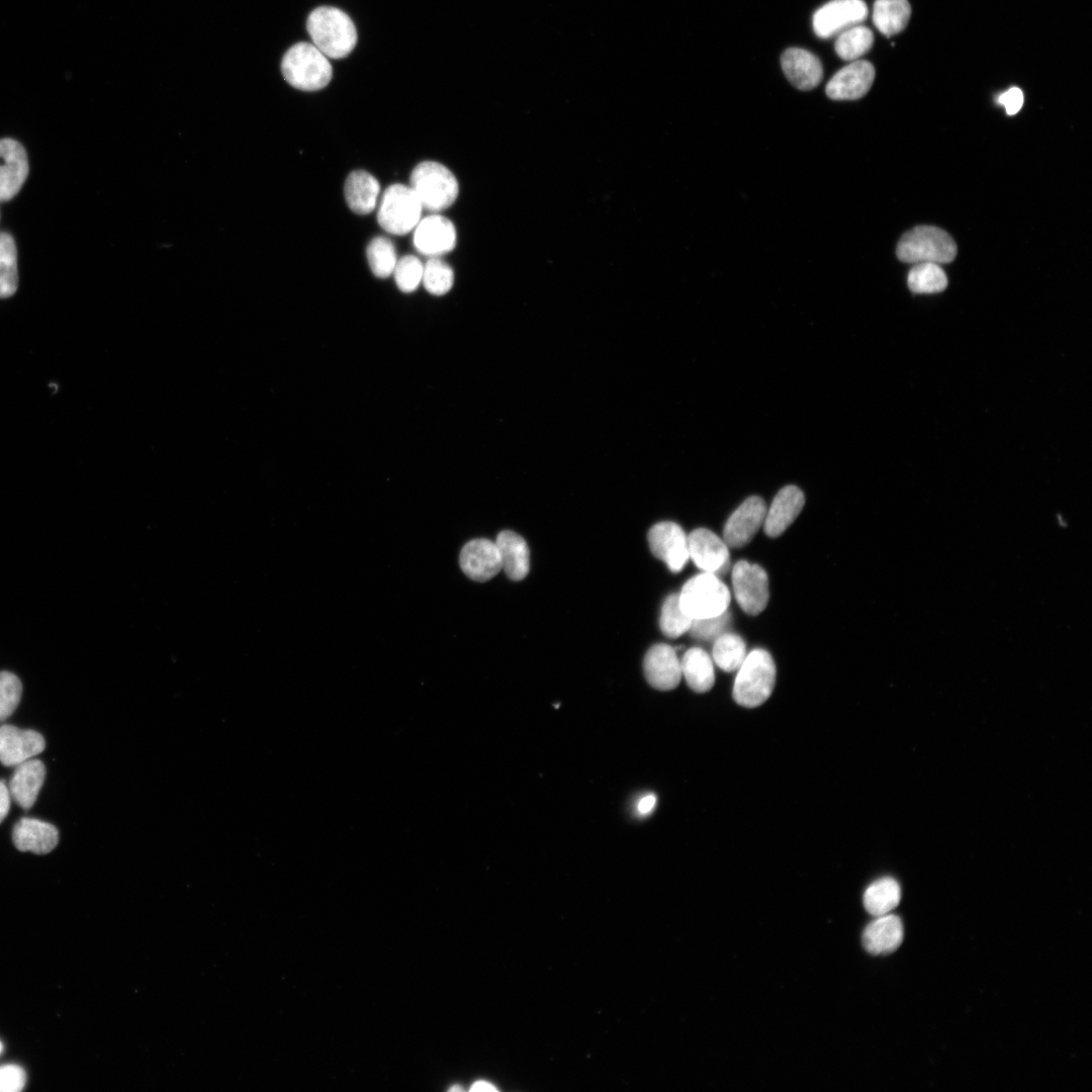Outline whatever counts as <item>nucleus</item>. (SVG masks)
Returning <instances> with one entry per match:
<instances>
[{
	"instance_id": "1",
	"label": "nucleus",
	"mask_w": 1092,
	"mask_h": 1092,
	"mask_svg": "<svg viewBox=\"0 0 1092 1092\" xmlns=\"http://www.w3.org/2000/svg\"><path fill=\"white\" fill-rule=\"evenodd\" d=\"M306 29L312 44L328 58L346 57L357 42L352 19L336 7L322 6L312 10L307 17Z\"/></svg>"
},
{
	"instance_id": "2",
	"label": "nucleus",
	"mask_w": 1092,
	"mask_h": 1092,
	"mask_svg": "<svg viewBox=\"0 0 1092 1092\" xmlns=\"http://www.w3.org/2000/svg\"><path fill=\"white\" fill-rule=\"evenodd\" d=\"M775 682L776 665L771 655L764 649H754L737 669L733 699L742 707L755 708L769 698Z\"/></svg>"
},
{
	"instance_id": "3",
	"label": "nucleus",
	"mask_w": 1092,
	"mask_h": 1092,
	"mask_svg": "<svg viewBox=\"0 0 1092 1092\" xmlns=\"http://www.w3.org/2000/svg\"><path fill=\"white\" fill-rule=\"evenodd\" d=\"M281 72L292 87L303 91H315L326 87L332 79L333 69L329 58L310 42H297L283 56Z\"/></svg>"
},
{
	"instance_id": "4",
	"label": "nucleus",
	"mask_w": 1092,
	"mask_h": 1092,
	"mask_svg": "<svg viewBox=\"0 0 1092 1092\" xmlns=\"http://www.w3.org/2000/svg\"><path fill=\"white\" fill-rule=\"evenodd\" d=\"M896 254L904 263L940 265L956 258L957 245L945 231L933 225H918L902 236Z\"/></svg>"
},
{
	"instance_id": "5",
	"label": "nucleus",
	"mask_w": 1092,
	"mask_h": 1092,
	"mask_svg": "<svg viewBox=\"0 0 1092 1092\" xmlns=\"http://www.w3.org/2000/svg\"><path fill=\"white\" fill-rule=\"evenodd\" d=\"M410 187L420 200L423 209L433 213L450 207L457 198L459 187L453 173L444 165L425 161L417 165L410 179Z\"/></svg>"
},
{
	"instance_id": "6",
	"label": "nucleus",
	"mask_w": 1092,
	"mask_h": 1092,
	"mask_svg": "<svg viewBox=\"0 0 1092 1092\" xmlns=\"http://www.w3.org/2000/svg\"><path fill=\"white\" fill-rule=\"evenodd\" d=\"M678 601L681 611L693 620L715 617L727 611L730 592L718 575L703 571L685 583Z\"/></svg>"
},
{
	"instance_id": "7",
	"label": "nucleus",
	"mask_w": 1092,
	"mask_h": 1092,
	"mask_svg": "<svg viewBox=\"0 0 1092 1092\" xmlns=\"http://www.w3.org/2000/svg\"><path fill=\"white\" fill-rule=\"evenodd\" d=\"M422 211L423 206L410 186L392 184L382 194L377 220L385 232L401 236L416 228Z\"/></svg>"
},
{
	"instance_id": "8",
	"label": "nucleus",
	"mask_w": 1092,
	"mask_h": 1092,
	"mask_svg": "<svg viewBox=\"0 0 1092 1092\" xmlns=\"http://www.w3.org/2000/svg\"><path fill=\"white\" fill-rule=\"evenodd\" d=\"M732 585L739 607L746 614L756 616L766 607L769 592L765 570L745 560H739L732 568Z\"/></svg>"
},
{
	"instance_id": "9",
	"label": "nucleus",
	"mask_w": 1092,
	"mask_h": 1092,
	"mask_svg": "<svg viewBox=\"0 0 1092 1092\" xmlns=\"http://www.w3.org/2000/svg\"><path fill=\"white\" fill-rule=\"evenodd\" d=\"M868 13L862 0H831L813 14V30L820 38H829L861 23Z\"/></svg>"
},
{
	"instance_id": "10",
	"label": "nucleus",
	"mask_w": 1092,
	"mask_h": 1092,
	"mask_svg": "<svg viewBox=\"0 0 1092 1092\" xmlns=\"http://www.w3.org/2000/svg\"><path fill=\"white\" fill-rule=\"evenodd\" d=\"M766 505L758 495L747 497L732 513L723 530V541L728 547L740 548L748 544L763 525Z\"/></svg>"
},
{
	"instance_id": "11",
	"label": "nucleus",
	"mask_w": 1092,
	"mask_h": 1092,
	"mask_svg": "<svg viewBox=\"0 0 1092 1092\" xmlns=\"http://www.w3.org/2000/svg\"><path fill=\"white\" fill-rule=\"evenodd\" d=\"M652 554L664 561L672 572H679L689 559L688 536L673 522H661L652 526L648 533Z\"/></svg>"
},
{
	"instance_id": "12",
	"label": "nucleus",
	"mask_w": 1092,
	"mask_h": 1092,
	"mask_svg": "<svg viewBox=\"0 0 1092 1092\" xmlns=\"http://www.w3.org/2000/svg\"><path fill=\"white\" fill-rule=\"evenodd\" d=\"M688 545L689 558L704 572L724 575L729 570L728 546L714 532L698 528L688 535Z\"/></svg>"
},
{
	"instance_id": "13",
	"label": "nucleus",
	"mask_w": 1092,
	"mask_h": 1092,
	"mask_svg": "<svg viewBox=\"0 0 1092 1092\" xmlns=\"http://www.w3.org/2000/svg\"><path fill=\"white\" fill-rule=\"evenodd\" d=\"M456 230L453 222L433 213L422 218L414 229V246L428 257H439L454 249Z\"/></svg>"
},
{
	"instance_id": "14",
	"label": "nucleus",
	"mask_w": 1092,
	"mask_h": 1092,
	"mask_svg": "<svg viewBox=\"0 0 1092 1092\" xmlns=\"http://www.w3.org/2000/svg\"><path fill=\"white\" fill-rule=\"evenodd\" d=\"M875 79L874 66L856 60L838 70L828 81L825 92L833 100H855L864 96Z\"/></svg>"
},
{
	"instance_id": "15",
	"label": "nucleus",
	"mask_w": 1092,
	"mask_h": 1092,
	"mask_svg": "<svg viewBox=\"0 0 1092 1092\" xmlns=\"http://www.w3.org/2000/svg\"><path fill=\"white\" fill-rule=\"evenodd\" d=\"M28 170L22 145L12 139L0 140V201H8L19 192Z\"/></svg>"
},
{
	"instance_id": "16",
	"label": "nucleus",
	"mask_w": 1092,
	"mask_h": 1092,
	"mask_svg": "<svg viewBox=\"0 0 1092 1092\" xmlns=\"http://www.w3.org/2000/svg\"><path fill=\"white\" fill-rule=\"evenodd\" d=\"M643 670L648 684L659 691L675 689L681 678L680 660L674 649L663 643L653 645L646 652Z\"/></svg>"
},
{
	"instance_id": "17",
	"label": "nucleus",
	"mask_w": 1092,
	"mask_h": 1092,
	"mask_svg": "<svg viewBox=\"0 0 1092 1092\" xmlns=\"http://www.w3.org/2000/svg\"><path fill=\"white\" fill-rule=\"evenodd\" d=\"M462 571L475 581H486L502 569V561L495 542L480 538L467 542L459 557Z\"/></svg>"
},
{
	"instance_id": "18",
	"label": "nucleus",
	"mask_w": 1092,
	"mask_h": 1092,
	"mask_svg": "<svg viewBox=\"0 0 1092 1092\" xmlns=\"http://www.w3.org/2000/svg\"><path fill=\"white\" fill-rule=\"evenodd\" d=\"M44 747L43 736L34 730L9 724L0 726V762L5 766H16L39 754Z\"/></svg>"
},
{
	"instance_id": "19",
	"label": "nucleus",
	"mask_w": 1092,
	"mask_h": 1092,
	"mask_svg": "<svg viewBox=\"0 0 1092 1092\" xmlns=\"http://www.w3.org/2000/svg\"><path fill=\"white\" fill-rule=\"evenodd\" d=\"M805 505V495L796 485H787L775 495L763 522L764 533L771 538L781 536L796 520Z\"/></svg>"
},
{
	"instance_id": "20",
	"label": "nucleus",
	"mask_w": 1092,
	"mask_h": 1092,
	"mask_svg": "<svg viewBox=\"0 0 1092 1092\" xmlns=\"http://www.w3.org/2000/svg\"><path fill=\"white\" fill-rule=\"evenodd\" d=\"M781 65L787 79L799 90H812L823 78L820 60L811 52L790 48L781 57Z\"/></svg>"
},
{
	"instance_id": "21",
	"label": "nucleus",
	"mask_w": 1092,
	"mask_h": 1092,
	"mask_svg": "<svg viewBox=\"0 0 1092 1092\" xmlns=\"http://www.w3.org/2000/svg\"><path fill=\"white\" fill-rule=\"evenodd\" d=\"M12 841L20 851L46 854L58 845L59 831L51 823L34 818H21L13 827Z\"/></svg>"
},
{
	"instance_id": "22",
	"label": "nucleus",
	"mask_w": 1092,
	"mask_h": 1092,
	"mask_svg": "<svg viewBox=\"0 0 1092 1092\" xmlns=\"http://www.w3.org/2000/svg\"><path fill=\"white\" fill-rule=\"evenodd\" d=\"M46 766L39 759L29 758L18 765L9 782L13 801L23 810L30 809L43 785Z\"/></svg>"
},
{
	"instance_id": "23",
	"label": "nucleus",
	"mask_w": 1092,
	"mask_h": 1092,
	"mask_svg": "<svg viewBox=\"0 0 1092 1092\" xmlns=\"http://www.w3.org/2000/svg\"><path fill=\"white\" fill-rule=\"evenodd\" d=\"M904 937L901 919L896 915L885 914L867 925L861 942L872 954L890 953L898 948Z\"/></svg>"
},
{
	"instance_id": "24",
	"label": "nucleus",
	"mask_w": 1092,
	"mask_h": 1092,
	"mask_svg": "<svg viewBox=\"0 0 1092 1092\" xmlns=\"http://www.w3.org/2000/svg\"><path fill=\"white\" fill-rule=\"evenodd\" d=\"M380 185L375 177L363 170L349 174L344 186L348 206L357 214H368L374 210Z\"/></svg>"
},
{
	"instance_id": "25",
	"label": "nucleus",
	"mask_w": 1092,
	"mask_h": 1092,
	"mask_svg": "<svg viewBox=\"0 0 1092 1092\" xmlns=\"http://www.w3.org/2000/svg\"><path fill=\"white\" fill-rule=\"evenodd\" d=\"M498 548L502 568L513 580L523 579L529 572L530 555L526 541L519 534L506 530L495 540Z\"/></svg>"
},
{
	"instance_id": "26",
	"label": "nucleus",
	"mask_w": 1092,
	"mask_h": 1092,
	"mask_svg": "<svg viewBox=\"0 0 1092 1092\" xmlns=\"http://www.w3.org/2000/svg\"><path fill=\"white\" fill-rule=\"evenodd\" d=\"M681 675L688 686L696 693L710 691L715 682V671L711 656L702 648L692 647L680 660Z\"/></svg>"
},
{
	"instance_id": "27",
	"label": "nucleus",
	"mask_w": 1092,
	"mask_h": 1092,
	"mask_svg": "<svg viewBox=\"0 0 1092 1092\" xmlns=\"http://www.w3.org/2000/svg\"><path fill=\"white\" fill-rule=\"evenodd\" d=\"M910 15L911 6L908 0H876L874 3V24L886 36L902 31L907 26Z\"/></svg>"
},
{
	"instance_id": "28",
	"label": "nucleus",
	"mask_w": 1092,
	"mask_h": 1092,
	"mask_svg": "<svg viewBox=\"0 0 1092 1092\" xmlns=\"http://www.w3.org/2000/svg\"><path fill=\"white\" fill-rule=\"evenodd\" d=\"M901 890L898 882L890 877L873 882L864 891L863 905L874 916L888 914L900 902Z\"/></svg>"
},
{
	"instance_id": "29",
	"label": "nucleus",
	"mask_w": 1092,
	"mask_h": 1092,
	"mask_svg": "<svg viewBox=\"0 0 1092 1092\" xmlns=\"http://www.w3.org/2000/svg\"><path fill=\"white\" fill-rule=\"evenodd\" d=\"M873 43L874 34L872 30L867 26L857 24L837 35L834 49L841 60L853 62L868 53Z\"/></svg>"
},
{
	"instance_id": "30",
	"label": "nucleus",
	"mask_w": 1092,
	"mask_h": 1092,
	"mask_svg": "<svg viewBox=\"0 0 1092 1092\" xmlns=\"http://www.w3.org/2000/svg\"><path fill=\"white\" fill-rule=\"evenodd\" d=\"M907 284L914 293H936L946 288L947 277L939 264L918 263L910 269Z\"/></svg>"
},
{
	"instance_id": "31",
	"label": "nucleus",
	"mask_w": 1092,
	"mask_h": 1092,
	"mask_svg": "<svg viewBox=\"0 0 1092 1092\" xmlns=\"http://www.w3.org/2000/svg\"><path fill=\"white\" fill-rule=\"evenodd\" d=\"M744 640L734 633H723L715 639L712 656L724 671L737 670L746 657Z\"/></svg>"
},
{
	"instance_id": "32",
	"label": "nucleus",
	"mask_w": 1092,
	"mask_h": 1092,
	"mask_svg": "<svg viewBox=\"0 0 1092 1092\" xmlns=\"http://www.w3.org/2000/svg\"><path fill=\"white\" fill-rule=\"evenodd\" d=\"M17 252L13 238L0 233V298L13 295L17 289Z\"/></svg>"
},
{
	"instance_id": "33",
	"label": "nucleus",
	"mask_w": 1092,
	"mask_h": 1092,
	"mask_svg": "<svg viewBox=\"0 0 1092 1092\" xmlns=\"http://www.w3.org/2000/svg\"><path fill=\"white\" fill-rule=\"evenodd\" d=\"M366 256L372 273L378 278H386L393 273L397 262L392 242L385 237H375L366 249Z\"/></svg>"
},
{
	"instance_id": "34",
	"label": "nucleus",
	"mask_w": 1092,
	"mask_h": 1092,
	"mask_svg": "<svg viewBox=\"0 0 1092 1092\" xmlns=\"http://www.w3.org/2000/svg\"><path fill=\"white\" fill-rule=\"evenodd\" d=\"M692 623L693 619L680 609L678 595L668 596L662 605L659 619L662 633L668 638H677L690 630Z\"/></svg>"
},
{
	"instance_id": "35",
	"label": "nucleus",
	"mask_w": 1092,
	"mask_h": 1092,
	"mask_svg": "<svg viewBox=\"0 0 1092 1092\" xmlns=\"http://www.w3.org/2000/svg\"><path fill=\"white\" fill-rule=\"evenodd\" d=\"M453 282V270L445 261L432 257L424 265L422 283L429 293L444 295L452 288Z\"/></svg>"
},
{
	"instance_id": "36",
	"label": "nucleus",
	"mask_w": 1092,
	"mask_h": 1092,
	"mask_svg": "<svg viewBox=\"0 0 1092 1092\" xmlns=\"http://www.w3.org/2000/svg\"><path fill=\"white\" fill-rule=\"evenodd\" d=\"M424 265L419 258L406 255L397 260L393 276L398 289L408 293L415 291L422 283Z\"/></svg>"
},
{
	"instance_id": "37",
	"label": "nucleus",
	"mask_w": 1092,
	"mask_h": 1092,
	"mask_svg": "<svg viewBox=\"0 0 1092 1092\" xmlns=\"http://www.w3.org/2000/svg\"><path fill=\"white\" fill-rule=\"evenodd\" d=\"M22 694L20 679L12 672H0V722L6 720L17 708Z\"/></svg>"
},
{
	"instance_id": "38",
	"label": "nucleus",
	"mask_w": 1092,
	"mask_h": 1092,
	"mask_svg": "<svg viewBox=\"0 0 1092 1092\" xmlns=\"http://www.w3.org/2000/svg\"><path fill=\"white\" fill-rule=\"evenodd\" d=\"M730 620L731 616L727 611L715 617L694 619L689 631L691 635L697 639H716L721 634L725 633L726 628L730 624Z\"/></svg>"
},
{
	"instance_id": "39",
	"label": "nucleus",
	"mask_w": 1092,
	"mask_h": 1092,
	"mask_svg": "<svg viewBox=\"0 0 1092 1092\" xmlns=\"http://www.w3.org/2000/svg\"><path fill=\"white\" fill-rule=\"evenodd\" d=\"M25 1085L24 1071L14 1065L0 1067V1092H18Z\"/></svg>"
},
{
	"instance_id": "40",
	"label": "nucleus",
	"mask_w": 1092,
	"mask_h": 1092,
	"mask_svg": "<svg viewBox=\"0 0 1092 1092\" xmlns=\"http://www.w3.org/2000/svg\"><path fill=\"white\" fill-rule=\"evenodd\" d=\"M997 102L1005 107L1008 115H1014L1022 107L1023 93L1019 88L1011 87L998 96Z\"/></svg>"
},
{
	"instance_id": "41",
	"label": "nucleus",
	"mask_w": 1092,
	"mask_h": 1092,
	"mask_svg": "<svg viewBox=\"0 0 1092 1092\" xmlns=\"http://www.w3.org/2000/svg\"><path fill=\"white\" fill-rule=\"evenodd\" d=\"M10 802V792L5 783L0 781V823L5 819L9 812Z\"/></svg>"
},
{
	"instance_id": "42",
	"label": "nucleus",
	"mask_w": 1092,
	"mask_h": 1092,
	"mask_svg": "<svg viewBox=\"0 0 1092 1092\" xmlns=\"http://www.w3.org/2000/svg\"><path fill=\"white\" fill-rule=\"evenodd\" d=\"M656 804V797L654 795H647L643 797L637 806L638 812L641 815L649 814Z\"/></svg>"
},
{
	"instance_id": "43",
	"label": "nucleus",
	"mask_w": 1092,
	"mask_h": 1092,
	"mask_svg": "<svg viewBox=\"0 0 1092 1092\" xmlns=\"http://www.w3.org/2000/svg\"><path fill=\"white\" fill-rule=\"evenodd\" d=\"M470 1091H476V1092L477 1091H491V1092H495V1091H497V1088L493 1084H491V1083H489L487 1081L479 1080V1081H476V1082H474L472 1084V1086L470 1087Z\"/></svg>"
},
{
	"instance_id": "44",
	"label": "nucleus",
	"mask_w": 1092,
	"mask_h": 1092,
	"mask_svg": "<svg viewBox=\"0 0 1092 1092\" xmlns=\"http://www.w3.org/2000/svg\"><path fill=\"white\" fill-rule=\"evenodd\" d=\"M463 1088L459 1085H455L449 1088V1091H462Z\"/></svg>"
},
{
	"instance_id": "45",
	"label": "nucleus",
	"mask_w": 1092,
	"mask_h": 1092,
	"mask_svg": "<svg viewBox=\"0 0 1092 1092\" xmlns=\"http://www.w3.org/2000/svg\"><path fill=\"white\" fill-rule=\"evenodd\" d=\"M1 1051H2V1043H1V1041H0V1053H1Z\"/></svg>"
}]
</instances>
